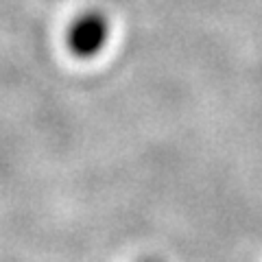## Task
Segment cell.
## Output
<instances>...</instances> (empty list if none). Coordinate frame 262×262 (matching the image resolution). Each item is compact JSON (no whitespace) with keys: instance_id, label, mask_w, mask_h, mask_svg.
<instances>
[{"instance_id":"1","label":"cell","mask_w":262,"mask_h":262,"mask_svg":"<svg viewBox=\"0 0 262 262\" xmlns=\"http://www.w3.org/2000/svg\"><path fill=\"white\" fill-rule=\"evenodd\" d=\"M110 39V22L103 13L88 11L72 22L68 29V48L77 57H94Z\"/></svg>"},{"instance_id":"2","label":"cell","mask_w":262,"mask_h":262,"mask_svg":"<svg viewBox=\"0 0 262 262\" xmlns=\"http://www.w3.org/2000/svg\"><path fill=\"white\" fill-rule=\"evenodd\" d=\"M144 262H158V260H144Z\"/></svg>"}]
</instances>
